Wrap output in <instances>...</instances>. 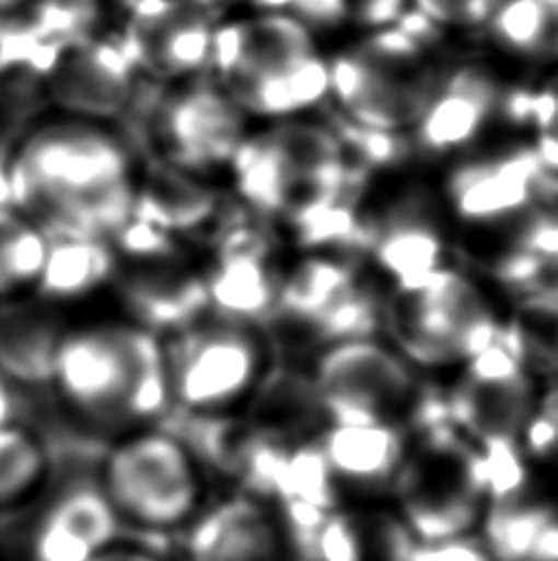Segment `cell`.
I'll return each mask as SVG.
<instances>
[{"mask_svg": "<svg viewBox=\"0 0 558 561\" xmlns=\"http://www.w3.org/2000/svg\"><path fill=\"white\" fill-rule=\"evenodd\" d=\"M15 213V197H13V180H10V150L0 148V222Z\"/></svg>", "mask_w": 558, "mask_h": 561, "instance_id": "e575fe53", "label": "cell"}, {"mask_svg": "<svg viewBox=\"0 0 558 561\" xmlns=\"http://www.w3.org/2000/svg\"><path fill=\"white\" fill-rule=\"evenodd\" d=\"M497 0H411V13L438 35L480 33Z\"/></svg>", "mask_w": 558, "mask_h": 561, "instance_id": "f546056e", "label": "cell"}, {"mask_svg": "<svg viewBox=\"0 0 558 561\" xmlns=\"http://www.w3.org/2000/svg\"><path fill=\"white\" fill-rule=\"evenodd\" d=\"M477 35L500 67L546 72L558 65V0H497Z\"/></svg>", "mask_w": 558, "mask_h": 561, "instance_id": "7402d4cb", "label": "cell"}, {"mask_svg": "<svg viewBox=\"0 0 558 561\" xmlns=\"http://www.w3.org/2000/svg\"><path fill=\"white\" fill-rule=\"evenodd\" d=\"M53 244V234L35 219L13 215L0 222V296L33 290Z\"/></svg>", "mask_w": 558, "mask_h": 561, "instance_id": "4316f807", "label": "cell"}, {"mask_svg": "<svg viewBox=\"0 0 558 561\" xmlns=\"http://www.w3.org/2000/svg\"><path fill=\"white\" fill-rule=\"evenodd\" d=\"M224 178L244 213L303 247L317 242L327 222L360 203L372 183L323 114L254 124Z\"/></svg>", "mask_w": 558, "mask_h": 561, "instance_id": "7a4b0ae2", "label": "cell"}, {"mask_svg": "<svg viewBox=\"0 0 558 561\" xmlns=\"http://www.w3.org/2000/svg\"><path fill=\"white\" fill-rule=\"evenodd\" d=\"M386 316L398 353L423 367L473 357L504 330L485 286L453 264L392 288Z\"/></svg>", "mask_w": 558, "mask_h": 561, "instance_id": "9c48e42d", "label": "cell"}, {"mask_svg": "<svg viewBox=\"0 0 558 561\" xmlns=\"http://www.w3.org/2000/svg\"><path fill=\"white\" fill-rule=\"evenodd\" d=\"M337 485L376 490L406 473L408 434L396 421H333L321 444Z\"/></svg>", "mask_w": 558, "mask_h": 561, "instance_id": "d6986e66", "label": "cell"}, {"mask_svg": "<svg viewBox=\"0 0 558 561\" xmlns=\"http://www.w3.org/2000/svg\"><path fill=\"white\" fill-rule=\"evenodd\" d=\"M18 414V397L13 392V385H8L5 379L0 377V428L15 424Z\"/></svg>", "mask_w": 558, "mask_h": 561, "instance_id": "74e56055", "label": "cell"}, {"mask_svg": "<svg viewBox=\"0 0 558 561\" xmlns=\"http://www.w3.org/2000/svg\"><path fill=\"white\" fill-rule=\"evenodd\" d=\"M65 335L57 308L37 296L0 298V377L23 389H53L59 340Z\"/></svg>", "mask_w": 558, "mask_h": 561, "instance_id": "ffe728a7", "label": "cell"}, {"mask_svg": "<svg viewBox=\"0 0 558 561\" xmlns=\"http://www.w3.org/2000/svg\"><path fill=\"white\" fill-rule=\"evenodd\" d=\"M532 304H539L546 310V316L554 320V347L558 355V298H542V300H532Z\"/></svg>", "mask_w": 558, "mask_h": 561, "instance_id": "f35d334b", "label": "cell"}, {"mask_svg": "<svg viewBox=\"0 0 558 561\" xmlns=\"http://www.w3.org/2000/svg\"><path fill=\"white\" fill-rule=\"evenodd\" d=\"M171 407L199 421L248 409L271 379V345L258 323L199 316L165 350Z\"/></svg>", "mask_w": 558, "mask_h": 561, "instance_id": "52a82bcc", "label": "cell"}, {"mask_svg": "<svg viewBox=\"0 0 558 561\" xmlns=\"http://www.w3.org/2000/svg\"><path fill=\"white\" fill-rule=\"evenodd\" d=\"M219 15L232 13H293L298 0H205Z\"/></svg>", "mask_w": 558, "mask_h": 561, "instance_id": "d6a6232c", "label": "cell"}, {"mask_svg": "<svg viewBox=\"0 0 558 561\" xmlns=\"http://www.w3.org/2000/svg\"><path fill=\"white\" fill-rule=\"evenodd\" d=\"M311 392L333 421H396L416 402V375L396 347L347 337L317 355Z\"/></svg>", "mask_w": 558, "mask_h": 561, "instance_id": "5bb4252c", "label": "cell"}, {"mask_svg": "<svg viewBox=\"0 0 558 561\" xmlns=\"http://www.w3.org/2000/svg\"><path fill=\"white\" fill-rule=\"evenodd\" d=\"M544 170L558 178V65L522 94V122Z\"/></svg>", "mask_w": 558, "mask_h": 561, "instance_id": "f1b7e54d", "label": "cell"}, {"mask_svg": "<svg viewBox=\"0 0 558 561\" xmlns=\"http://www.w3.org/2000/svg\"><path fill=\"white\" fill-rule=\"evenodd\" d=\"M404 561H492L485 547L465 542L463 537L445 542H418L408 547Z\"/></svg>", "mask_w": 558, "mask_h": 561, "instance_id": "1f68e13d", "label": "cell"}, {"mask_svg": "<svg viewBox=\"0 0 558 561\" xmlns=\"http://www.w3.org/2000/svg\"><path fill=\"white\" fill-rule=\"evenodd\" d=\"M89 561H167L163 554L153 552L148 545H131V542H114L112 547L102 549Z\"/></svg>", "mask_w": 558, "mask_h": 561, "instance_id": "836d02e7", "label": "cell"}, {"mask_svg": "<svg viewBox=\"0 0 558 561\" xmlns=\"http://www.w3.org/2000/svg\"><path fill=\"white\" fill-rule=\"evenodd\" d=\"M554 517L546 505L495 503L485 517V552L492 561H530L536 539Z\"/></svg>", "mask_w": 558, "mask_h": 561, "instance_id": "83f0119b", "label": "cell"}, {"mask_svg": "<svg viewBox=\"0 0 558 561\" xmlns=\"http://www.w3.org/2000/svg\"><path fill=\"white\" fill-rule=\"evenodd\" d=\"M362 286V268L352 254L303 252L286 268L274 313L321 328L327 316Z\"/></svg>", "mask_w": 558, "mask_h": 561, "instance_id": "603a6c76", "label": "cell"}, {"mask_svg": "<svg viewBox=\"0 0 558 561\" xmlns=\"http://www.w3.org/2000/svg\"><path fill=\"white\" fill-rule=\"evenodd\" d=\"M146 79L112 33H96L62 49L43 79L47 112L121 126Z\"/></svg>", "mask_w": 558, "mask_h": 561, "instance_id": "2e32d148", "label": "cell"}, {"mask_svg": "<svg viewBox=\"0 0 558 561\" xmlns=\"http://www.w3.org/2000/svg\"><path fill=\"white\" fill-rule=\"evenodd\" d=\"M551 180L530 140H502L447 160L435 190L453 227L473 234L544 203Z\"/></svg>", "mask_w": 558, "mask_h": 561, "instance_id": "7c38bea8", "label": "cell"}, {"mask_svg": "<svg viewBox=\"0 0 558 561\" xmlns=\"http://www.w3.org/2000/svg\"><path fill=\"white\" fill-rule=\"evenodd\" d=\"M224 190L212 178L138 158L133 217L175 239L209 237L234 205Z\"/></svg>", "mask_w": 558, "mask_h": 561, "instance_id": "e0dca14e", "label": "cell"}, {"mask_svg": "<svg viewBox=\"0 0 558 561\" xmlns=\"http://www.w3.org/2000/svg\"><path fill=\"white\" fill-rule=\"evenodd\" d=\"M433 37L435 30L414 13L392 27L347 37L327 53L325 112L354 131L408 136L447 59Z\"/></svg>", "mask_w": 558, "mask_h": 561, "instance_id": "277c9868", "label": "cell"}, {"mask_svg": "<svg viewBox=\"0 0 558 561\" xmlns=\"http://www.w3.org/2000/svg\"><path fill=\"white\" fill-rule=\"evenodd\" d=\"M187 529L193 561H278L283 552V533L271 510L252 497L202 510Z\"/></svg>", "mask_w": 558, "mask_h": 561, "instance_id": "44dd1931", "label": "cell"}, {"mask_svg": "<svg viewBox=\"0 0 558 561\" xmlns=\"http://www.w3.org/2000/svg\"><path fill=\"white\" fill-rule=\"evenodd\" d=\"M98 485L121 525L148 535L187 529L202 515L207 480L183 436L141 426L106 450Z\"/></svg>", "mask_w": 558, "mask_h": 561, "instance_id": "ba28073f", "label": "cell"}, {"mask_svg": "<svg viewBox=\"0 0 558 561\" xmlns=\"http://www.w3.org/2000/svg\"><path fill=\"white\" fill-rule=\"evenodd\" d=\"M254 124L212 77L146 82L118 126L138 158L219 180Z\"/></svg>", "mask_w": 558, "mask_h": 561, "instance_id": "8992f818", "label": "cell"}, {"mask_svg": "<svg viewBox=\"0 0 558 561\" xmlns=\"http://www.w3.org/2000/svg\"><path fill=\"white\" fill-rule=\"evenodd\" d=\"M313 561H364V539L350 519L327 515L311 535L303 539Z\"/></svg>", "mask_w": 558, "mask_h": 561, "instance_id": "4dcf8cb0", "label": "cell"}, {"mask_svg": "<svg viewBox=\"0 0 558 561\" xmlns=\"http://www.w3.org/2000/svg\"><path fill=\"white\" fill-rule=\"evenodd\" d=\"M327 53L295 13H232L219 20L207 75L252 124L313 116L330 94Z\"/></svg>", "mask_w": 558, "mask_h": 561, "instance_id": "3957f363", "label": "cell"}, {"mask_svg": "<svg viewBox=\"0 0 558 561\" xmlns=\"http://www.w3.org/2000/svg\"><path fill=\"white\" fill-rule=\"evenodd\" d=\"M138 153L118 126L45 112L10 148L15 213L49 234L112 239L133 217Z\"/></svg>", "mask_w": 558, "mask_h": 561, "instance_id": "6da1fadb", "label": "cell"}, {"mask_svg": "<svg viewBox=\"0 0 558 561\" xmlns=\"http://www.w3.org/2000/svg\"><path fill=\"white\" fill-rule=\"evenodd\" d=\"M53 389L96 428L148 424L171 407L163 347L153 330L136 325L65 330Z\"/></svg>", "mask_w": 558, "mask_h": 561, "instance_id": "5b68a950", "label": "cell"}, {"mask_svg": "<svg viewBox=\"0 0 558 561\" xmlns=\"http://www.w3.org/2000/svg\"><path fill=\"white\" fill-rule=\"evenodd\" d=\"M455 227L438 190L421 180L367 187L357 256L388 286H404L451 264Z\"/></svg>", "mask_w": 558, "mask_h": 561, "instance_id": "30bf717a", "label": "cell"}, {"mask_svg": "<svg viewBox=\"0 0 558 561\" xmlns=\"http://www.w3.org/2000/svg\"><path fill=\"white\" fill-rule=\"evenodd\" d=\"M520 94L522 89L507 82V69L487 55L447 57L406 136L411 158L443 165L487 144L497 126L520 122Z\"/></svg>", "mask_w": 558, "mask_h": 561, "instance_id": "8fae6325", "label": "cell"}, {"mask_svg": "<svg viewBox=\"0 0 558 561\" xmlns=\"http://www.w3.org/2000/svg\"><path fill=\"white\" fill-rule=\"evenodd\" d=\"M293 13L317 35H360L402 23L411 13V0H298Z\"/></svg>", "mask_w": 558, "mask_h": 561, "instance_id": "484cf974", "label": "cell"}, {"mask_svg": "<svg viewBox=\"0 0 558 561\" xmlns=\"http://www.w3.org/2000/svg\"><path fill=\"white\" fill-rule=\"evenodd\" d=\"M116 274L118 256L108 239L94 234H55L43 274L33 286V296L55 308L77 304L114 284Z\"/></svg>", "mask_w": 558, "mask_h": 561, "instance_id": "cb8c5ba5", "label": "cell"}, {"mask_svg": "<svg viewBox=\"0 0 558 561\" xmlns=\"http://www.w3.org/2000/svg\"><path fill=\"white\" fill-rule=\"evenodd\" d=\"M53 454L35 431L8 424L0 428V510L23 507L45 488Z\"/></svg>", "mask_w": 558, "mask_h": 561, "instance_id": "d4e9b609", "label": "cell"}, {"mask_svg": "<svg viewBox=\"0 0 558 561\" xmlns=\"http://www.w3.org/2000/svg\"><path fill=\"white\" fill-rule=\"evenodd\" d=\"M108 30L146 82L171 84L209 72L219 15L205 0H116Z\"/></svg>", "mask_w": 558, "mask_h": 561, "instance_id": "4fadbf2b", "label": "cell"}, {"mask_svg": "<svg viewBox=\"0 0 558 561\" xmlns=\"http://www.w3.org/2000/svg\"><path fill=\"white\" fill-rule=\"evenodd\" d=\"M530 561H558V517H554L536 539Z\"/></svg>", "mask_w": 558, "mask_h": 561, "instance_id": "d590c367", "label": "cell"}, {"mask_svg": "<svg viewBox=\"0 0 558 561\" xmlns=\"http://www.w3.org/2000/svg\"><path fill=\"white\" fill-rule=\"evenodd\" d=\"M121 527L98 478H72L37 519L30 554L33 561H89L118 542Z\"/></svg>", "mask_w": 558, "mask_h": 561, "instance_id": "ac0fdd59", "label": "cell"}, {"mask_svg": "<svg viewBox=\"0 0 558 561\" xmlns=\"http://www.w3.org/2000/svg\"><path fill=\"white\" fill-rule=\"evenodd\" d=\"M278 229L242 209L209 234V262L199 272L214 316L258 323L274 316L286 268L278 259Z\"/></svg>", "mask_w": 558, "mask_h": 561, "instance_id": "9a60e30c", "label": "cell"}, {"mask_svg": "<svg viewBox=\"0 0 558 561\" xmlns=\"http://www.w3.org/2000/svg\"><path fill=\"white\" fill-rule=\"evenodd\" d=\"M534 412L549 424L558 436V382H554L542 397H536Z\"/></svg>", "mask_w": 558, "mask_h": 561, "instance_id": "8d00e7d4", "label": "cell"}]
</instances>
